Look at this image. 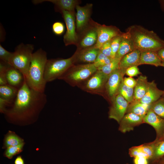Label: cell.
<instances>
[{"label":"cell","mask_w":164,"mask_h":164,"mask_svg":"<svg viewBox=\"0 0 164 164\" xmlns=\"http://www.w3.org/2000/svg\"><path fill=\"white\" fill-rule=\"evenodd\" d=\"M120 60L114 58L109 63L97 69V70L109 77L113 72L119 68Z\"/></svg>","instance_id":"obj_27"},{"label":"cell","mask_w":164,"mask_h":164,"mask_svg":"<svg viewBox=\"0 0 164 164\" xmlns=\"http://www.w3.org/2000/svg\"><path fill=\"white\" fill-rule=\"evenodd\" d=\"M123 83L126 86L134 88L136 84V81L132 77H125L124 78Z\"/></svg>","instance_id":"obj_41"},{"label":"cell","mask_w":164,"mask_h":164,"mask_svg":"<svg viewBox=\"0 0 164 164\" xmlns=\"http://www.w3.org/2000/svg\"><path fill=\"white\" fill-rule=\"evenodd\" d=\"M113 59L107 56L100 51L94 63L95 67L98 69L109 63Z\"/></svg>","instance_id":"obj_30"},{"label":"cell","mask_w":164,"mask_h":164,"mask_svg":"<svg viewBox=\"0 0 164 164\" xmlns=\"http://www.w3.org/2000/svg\"><path fill=\"white\" fill-rule=\"evenodd\" d=\"M108 76L100 70H97L78 87L83 91L104 97L105 87Z\"/></svg>","instance_id":"obj_7"},{"label":"cell","mask_w":164,"mask_h":164,"mask_svg":"<svg viewBox=\"0 0 164 164\" xmlns=\"http://www.w3.org/2000/svg\"><path fill=\"white\" fill-rule=\"evenodd\" d=\"M46 2L54 4L55 9L61 12L63 11L73 12L75 8L78 5V1L75 0H34L32 1L35 4Z\"/></svg>","instance_id":"obj_18"},{"label":"cell","mask_w":164,"mask_h":164,"mask_svg":"<svg viewBox=\"0 0 164 164\" xmlns=\"http://www.w3.org/2000/svg\"><path fill=\"white\" fill-rule=\"evenodd\" d=\"M23 140L18 136L13 135H10L6 138L5 144L8 147L17 146L22 142Z\"/></svg>","instance_id":"obj_34"},{"label":"cell","mask_w":164,"mask_h":164,"mask_svg":"<svg viewBox=\"0 0 164 164\" xmlns=\"http://www.w3.org/2000/svg\"><path fill=\"white\" fill-rule=\"evenodd\" d=\"M148 159L142 157H136L134 158V162L135 164H148Z\"/></svg>","instance_id":"obj_42"},{"label":"cell","mask_w":164,"mask_h":164,"mask_svg":"<svg viewBox=\"0 0 164 164\" xmlns=\"http://www.w3.org/2000/svg\"><path fill=\"white\" fill-rule=\"evenodd\" d=\"M74 64L73 56L67 58L48 59L46 65L44 78L47 83L59 79Z\"/></svg>","instance_id":"obj_6"},{"label":"cell","mask_w":164,"mask_h":164,"mask_svg":"<svg viewBox=\"0 0 164 164\" xmlns=\"http://www.w3.org/2000/svg\"><path fill=\"white\" fill-rule=\"evenodd\" d=\"M161 67H164V62H162V64L161 66Z\"/></svg>","instance_id":"obj_47"},{"label":"cell","mask_w":164,"mask_h":164,"mask_svg":"<svg viewBox=\"0 0 164 164\" xmlns=\"http://www.w3.org/2000/svg\"><path fill=\"white\" fill-rule=\"evenodd\" d=\"M135 49L129 33L123 32L119 49L115 58L121 59L124 55Z\"/></svg>","instance_id":"obj_20"},{"label":"cell","mask_w":164,"mask_h":164,"mask_svg":"<svg viewBox=\"0 0 164 164\" xmlns=\"http://www.w3.org/2000/svg\"><path fill=\"white\" fill-rule=\"evenodd\" d=\"M128 153L131 157H142L149 159L148 156L142 152L139 145L131 147L129 149Z\"/></svg>","instance_id":"obj_36"},{"label":"cell","mask_w":164,"mask_h":164,"mask_svg":"<svg viewBox=\"0 0 164 164\" xmlns=\"http://www.w3.org/2000/svg\"><path fill=\"white\" fill-rule=\"evenodd\" d=\"M95 26L97 33V40L93 46L99 50L104 43L114 37L121 35L123 33L114 26L101 25L95 23Z\"/></svg>","instance_id":"obj_10"},{"label":"cell","mask_w":164,"mask_h":164,"mask_svg":"<svg viewBox=\"0 0 164 164\" xmlns=\"http://www.w3.org/2000/svg\"><path fill=\"white\" fill-rule=\"evenodd\" d=\"M6 79L8 84L19 89L22 85L25 80L22 73L9 64L6 71Z\"/></svg>","instance_id":"obj_17"},{"label":"cell","mask_w":164,"mask_h":164,"mask_svg":"<svg viewBox=\"0 0 164 164\" xmlns=\"http://www.w3.org/2000/svg\"><path fill=\"white\" fill-rule=\"evenodd\" d=\"M156 142L152 159L158 160L164 156V140H155Z\"/></svg>","instance_id":"obj_31"},{"label":"cell","mask_w":164,"mask_h":164,"mask_svg":"<svg viewBox=\"0 0 164 164\" xmlns=\"http://www.w3.org/2000/svg\"></svg>","instance_id":"obj_48"},{"label":"cell","mask_w":164,"mask_h":164,"mask_svg":"<svg viewBox=\"0 0 164 164\" xmlns=\"http://www.w3.org/2000/svg\"><path fill=\"white\" fill-rule=\"evenodd\" d=\"M156 141L150 143L139 145L142 152L148 157L149 159H152L155 152Z\"/></svg>","instance_id":"obj_29"},{"label":"cell","mask_w":164,"mask_h":164,"mask_svg":"<svg viewBox=\"0 0 164 164\" xmlns=\"http://www.w3.org/2000/svg\"><path fill=\"white\" fill-rule=\"evenodd\" d=\"M15 164H24V161L21 156H18L15 161Z\"/></svg>","instance_id":"obj_44"},{"label":"cell","mask_w":164,"mask_h":164,"mask_svg":"<svg viewBox=\"0 0 164 164\" xmlns=\"http://www.w3.org/2000/svg\"><path fill=\"white\" fill-rule=\"evenodd\" d=\"M65 22L67 31L63 36L65 46L75 44L78 39L76 32V23L74 12L63 11L61 12Z\"/></svg>","instance_id":"obj_11"},{"label":"cell","mask_w":164,"mask_h":164,"mask_svg":"<svg viewBox=\"0 0 164 164\" xmlns=\"http://www.w3.org/2000/svg\"><path fill=\"white\" fill-rule=\"evenodd\" d=\"M164 94V91L159 89L154 80L148 82L146 92L144 96L139 101L150 105L156 101Z\"/></svg>","instance_id":"obj_16"},{"label":"cell","mask_w":164,"mask_h":164,"mask_svg":"<svg viewBox=\"0 0 164 164\" xmlns=\"http://www.w3.org/2000/svg\"><path fill=\"white\" fill-rule=\"evenodd\" d=\"M126 31L129 33L135 49L157 52L164 47V40L153 31L133 25L129 26Z\"/></svg>","instance_id":"obj_2"},{"label":"cell","mask_w":164,"mask_h":164,"mask_svg":"<svg viewBox=\"0 0 164 164\" xmlns=\"http://www.w3.org/2000/svg\"><path fill=\"white\" fill-rule=\"evenodd\" d=\"M52 29L53 32L55 35L60 36L63 33L65 28L63 23L60 22H54L53 24Z\"/></svg>","instance_id":"obj_38"},{"label":"cell","mask_w":164,"mask_h":164,"mask_svg":"<svg viewBox=\"0 0 164 164\" xmlns=\"http://www.w3.org/2000/svg\"><path fill=\"white\" fill-rule=\"evenodd\" d=\"M12 52L8 51L0 44V59L6 63L9 64Z\"/></svg>","instance_id":"obj_37"},{"label":"cell","mask_w":164,"mask_h":164,"mask_svg":"<svg viewBox=\"0 0 164 164\" xmlns=\"http://www.w3.org/2000/svg\"><path fill=\"white\" fill-rule=\"evenodd\" d=\"M121 34L114 37L111 40V46L112 50V58H115L119 49Z\"/></svg>","instance_id":"obj_32"},{"label":"cell","mask_w":164,"mask_h":164,"mask_svg":"<svg viewBox=\"0 0 164 164\" xmlns=\"http://www.w3.org/2000/svg\"><path fill=\"white\" fill-rule=\"evenodd\" d=\"M23 145V143H22L17 146L8 147L5 153L6 157L9 159L12 158L21 151Z\"/></svg>","instance_id":"obj_33"},{"label":"cell","mask_w":164,"mask_h":164,"mask_svg":"<svg viewBox=\"0 0 164 164\" xmlns=\"http://www.w3.org/2000/svg\"><path fill=\"white\" fill-rule=\"evenodd\" d=\"M18 91L19 89L8 84L0 85V97L13 103Z\"/></svg>","instance_id":"obj_24"},{"label":"cell","mask_w":164,"mask_h":164,"mask_svg":"<svg viewBox=\"0 0 164 164\" xmlns=\"http://www.w3.org/2000/svg\"><path fill=\"white\" fill-rule=\"evenodd\" d=\"M138 67V66H134L128 68L126 70L125 74L131 77L141 74V73L139 71Z\"/></svg>","instance_id":"obj_40"},{"label":"cell","mask_w":164,"mask_h":164,"mask_svg":"<svg viewBox=\"0 0 164 164\" xmlns=\"http://www.w3.org/2000/svg\"><path fill=\"white\" fill-rule=\"evenodd\" d=\"M34 46L31 44H19L12 52L9 64L19 70L26 79L28 75Z\"/></svg>","instance_id":"obj_5"},{"label":"cell","mask_w":164,"mask_h":164,"mask_svg":"<svg viewBox=\"0 0 164 164\" xmlns=\"http://www.w3.org/2000/svg\"><path fill=\"white\" fill-rule=\"evenodd\" d=\"M99 49L94 46L83 48L77 51L72 56L74 64L94 63L100 52Z\"/></svg>","instance_id":"obj_12"},{"label":"cell","mask_w":164,"mask_h":164,"mask_svg":"<svg viewBox=\"0 0 164 164\" xmlns=\"http://www.w3.org/2000/svg\"><path fill=\"white\" fill-rule=\"evenodd\" d=\"M92 6L91 4H87L84 6L78 5L76 6V22L77 31L82 30L86 26L89 20Z\"/></svg>","instance_id":"obj_15"},{"label":"cell","mask_w":164,"mask_h":164,"mask_svg":"<svg viewBox=\"0 0 164 164\" xmlns=\"http://www.w3.org/2000/svg\"><path fill=\"white\" fill-rule=\"evenodd\" d=\"M47 60L46 53L42 49L33 53L28 77L25 79L30 87L41 92H44L46 83L44 73Z\"/></svg>","instance_id":"obj_3"},{"label":"cell","mask_w":164,"mask_h":164,"mask_svg":"<svg viewBox=\"0 0 164 164\" xmlns=\"http://www.w3.org/2000/svg\"><path fill=\"white\" fill-rule=\"evenodd\" d=\"M121 95L129 104L134 100V88L126 86L123 83H121L118 91Z\"/></svg>","instance_id":"obj_26"},{"label":"cell","mask_w":164,"mask_h":164,"mask_svg":"<svg viewBox=\"0 0 164 164\" xmlns=\"http://www.w3.org/2000/svg\"><path fill=\"white\" fill-rule=\"evenodd\" d=\"M97 40V33L94 29L88 32L81 40L80 46L82 49L93 46L96 43Z\"/></svg>","instance_id":"obj_25"},{"label":"cell","mask_w":164,"mask_h":164,"mask_svg":"<svg viewBox=\"0 0 164 164\" xmlns=\"http://www.w3.org/2000/svg\"><path fill=\"white\" fill-rule=\"evenodd\" d=\"M163 140H164V131L162 138L158 141H161Z\"/></svg>","instance_id":"obj_46"},{"label":"cell","mask_w":164,"mask_h":164,"mask_svg":"<svg viewBox=\"0 0 164 164\" xmlns=\"http://www.w3.org/2000/svg\"><path fill=\"white\" fill-rule=\"evenodd\" d=\"M140 51L139 65L146 64L156 67L161 66L162 62L156 52L151 51Z\"/></svg>","instance_id":"obj_21"},{"label":"cell","mask_w":164,"mask_h":164,"mask_svg":"<svg viewBox=\"0 0 164 164\" xmlns=\"http://www.w3.org/2000/svg\"><path fill=\"white\" fill-rule=\"evenodd\" d=\"M47 97L44 92L33 90L27 84L25 79L24 83L19 89L17 96L13 103V107L8 112L9 115L22 117L29 115L46 103Z\"/></svg>","instance_id":"obj_1"},{"label":"cell","mask_w":164,"mask_h":164,"mask_svg":"<svg viewBox=\"0 0 164 164\" xmlns=\"http://www.w3.org/2000/svg\"><path fill=\"white\" fill-rule=\"evenodd\" d=\"M156 52L162 62H164V47L161 49Z\"/></svg>","instance_id":"obj_43"},{"label":"cell","mask_w":164,"mask_h":164,"mask_svg":"<svg viewBox=\"0 0 164 164\" xmlns=\"http://www.w3.org/2000/svg\"><path fill=\"white\" fill-rule=\"evenodd\" d=\"M136 84L134 88V100L139 101L145 95L147 89L148 81L147 77L140 75L136 79Z\"/></svg>","instance_id":"obj_22"},{"label":"cell","mask_w":164,"mask_h":164,"mask_svg":"<svg viewBox=\"0 0 164 164\" xmlns=\"http://www.w3.org/2000/svg\"><path fill=\"white\" fill-rule=\"evenodd\" d=\"M144 123L143 118L133 113H126L120 122L118 130L123 133L133 130L134 128Z\"/></svg>","instance_id":"obj_13"},{"label":"cell","mask_w":164,"mask_h":164,"mask_svg":"<svg viewBox=\"0 0 164 164\" xmlns=\"http://www.w3.org/2000/svg\"><path fill=\"white\" fill-rule=\"evenodd\" d=\"M100 50L102 53L107 56L112 58V50L111 46V40L103 45L100 48Z\"/></svg>","instance_id":"obj_39"},{"label":"cell","mask_w":164,"mask_h":164,"mask_svg":"<svg viewBox=\"0 0 164 164\" xmlns=\"http://www.w3.org/2000/svg\"><path fill=\"white\" fill-rule=\"evenodd\" d=\"M9 64L2 61H0V85L7 84L6 79V73Z\"/></svg>","instance_id":"obj_35"},{"label":"cell","mask_w":164,"mask_h":164,"mask_svg":"<svg viewBox=\"0 0 164 164\" xmlns=\"http://www.w3.org/2000/svg\"><path fill=\"white\" fill-rule=\"evenodd\" d=\"M94 63L74 64L59 79L72 87H79L97 70Z\"/></svg>","instance_id":"obj_4"},{"label":"cell","mask_w":164,"mask_h":164,"mask_svg":"<svg viewBox=\"0 0 164 164\" xmlns=\"http://www.w3.org/2000/svg\"></svg>","instance_id":"obj_49"},{"label":"cell","mask_w":164,"mask_h":164,"mask_svg":"<svg viewBox=\"0 0 164 164\" xmlns=\"http://www.w3.org/2000/svg\"><path fill=\"white\" fill-rule=\"evenodd\" d=\"M150 109V105L134 101L129 104L126 113H133L143 119Z\"/></svg>","instance_id":"obj_23"},{"label":"cell","mask_w":164,"mask_h":164,"mask_svg":"<svg viewBox=\"0 0 164 164\" xmlns=\"http://www.w3.org/2000/svg\"><path fill=\"white\" fill-rule=\"evenodd\" d=\"M141 51L135 49L124 55L120 60L119 68L126 69L132 66L139 65Z\"/></svg>","instance_id":"obj_19"},{"label":"cell","mask_w":164,"mask_h":164,"mask_svg":"<svg viewBox=\"0 0 164 164\" xmlns=\"http://www.w3.org/2000/svg\"><path fill=\"white\" fill-rule=\"evenodd\" d=\"M144 123L151 125L155 129L157 134L156 140L162 138L164 131V119L156 114L149 109L143 119Z\"/></svg>","instance_id":"obj_14"},{"label":"cell","mask_w":164,"mask_h":164,"mask_svg":"<svg viewBox=\"0 0 164 164\" xmlns=\"http://www.w3.org/2000/svg\"><path fill=\"white\" fill-rule=\"evenodd\" d=\"M109 102L110 106L108 117L115 120L119 124L126 113L129 103L118 93Z\"/></svg>","instance_id":"obj_9"},{"label":"cell","mask_w":164,"mask_h":164,"mask_svg":"<svg viewBox=\"0 0 164 164\" xmlns=\"http://www.w3.org/2000/svg\"><path fill=\"white\" fill-rule=\"evenodd\" d=\"M156 114L164 119V97H161L150 105V109Z\"/></svg>","instance_id":"obj_28"},{"label":"cell","mask_w":164,"mask_h":164,"mask_svg":"<svg viewBox=\"0 0 164 164\" xmlns=\"http://www.w3.org/2000/svg\"><path fill=\"white\" fill-rule=\"evenodd\" d=\"M160 159L157 164H164V156Z\"/></svg>","instance_id":"obj_45"},{"label":"cell","mask_w":164,"mask_h":164,"mask_svg":"<svg viewBox=\"0 0 164 164\" xmlns=\"http://www.w3.org/2000/svg\"><path fill=\"white\" fill-rule=\"evenodd\" d=\"M126 70L118 68L108 77L104 97L109 102L118 94V90L123 81Z\"/></svg>","instance_id":"obj_8"}]
</instances>
